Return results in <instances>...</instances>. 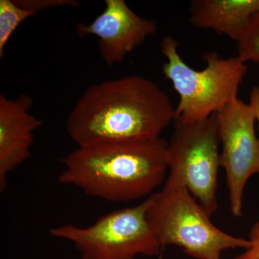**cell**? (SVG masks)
Masks as SVG:
<instances>
[{
    "label": "cell",
    "instance_id": "6da1fadb",
    "mask_svg": "<svg viewBox=\"0 0 259 259\" xmlns=\"http://www.w3.org/2000/svg\"><path fill=\"white\" fill-rule=\"evenodd\" d=\"M166 93L138 75L95 83L79 97L66 120V131L78 147L161 137L175 120Z\"/></svg>",
    "mask_w": 259,
    "mask_h": 259
},
{
    "label": "cell",
    "instance_id": "7a4b0ae2",
    "mask_svg": "<svg viewBox=\"0 0 259 259\" xmlns=\"http://www.w3.org/2000/svg\"><path fill=\"white\" fill-rule=\"evenodd\" d=\"M168 142L161 137L78 147L61 159L62 185L108 202H131L152 193L166 179Z\"/></svg>",
    "mask_w": 259,
    "mask_h": 259
},
{
    "label": "cell",
    "instance_id": "3957f363",
    "mask_svg": "<svg viewBox=\"0 0 259 259\" xmlns=\"http://www.w3.org/2000/svg\"><path fill=\"white\" fill-rule=\"evenodd\" d=\"M146 218L163 248L176 245L197 259H221L227 249L250 246L248 239L214 226L181 177L169 173L163 189L151 196Z\"/></svg>",
    "mask_w": 259,
    "mask_h": 259
},
{
    "label": "cell",
    "instance_id": "277c9868",
    "mask_svg": "<svg viewBox=\"0 0 259 259\" xmlns=\"http://www.w3.org/2000/svg\"><path fill=\"white\" fill-rule=\"evenodd\" d=\"M161 52L166 58L163 65L165 77L180 95L175 120L197 122L218 113L238 98L240 86L248 73L245 63L237 56L221 57L215 52L204 54L207 66L197 71L181 58L176 39H162Z\"/></svg>",
    "mask_w": 259,
    "mask_h": 259
},
{
    "label": "cell",
    "instance_id": "5b68a950",
    "mask_svg": "<svg viewBox=\"0 0 259 259\" xmlns=\"http://www.w3.org/2000/svg\"><path fill=\"white\" fill-rule=\"evenodd\" d=\"M150 196L135 207L102 216L92 226L80 228L66 224L51 228L49 234L74 243L81 256L88 259H135L139 255H158L163 247L146 218Z\"/></svg>",
    "mask_w": 259,
    "mask_h": 259
},
{
    "label": "cell",
    "instance_id": "8992f818",
    "mask_svg": "<svg viewBox=\"0 0 259 259\" xmlns=\"http://www.w3.org/2000/svg\"><path fill=\"white\" fill-rule=\"evenodd\" d=\"M220 146L215 114L200 122L174 120L167 148L168 171L181 177L209 217L218 209Z\"/></svg>",
    "mask_w": 259,
    "mask_h": 259
},
{
    "label": "cell",
    "instance_id": "52a82bcc",
    "mask_svg": "<svg viewBox=\"0 0 259 259\" xmlns=\"http://www.w3.org/2000/svg\"><path fill=\"white\" fill-rule=\"evenodd\" d=\"M222 146L221 167L226 175L232 214L243 216V196L247 182L259 174V139L255 117L249 103L236 98L215 114Z\"/></svg>",
    "mask_w": 259,
    "mask_h": 259
},
{
    "label": "cell",
    "instance_id": "ba28073f",
    "mask_svg": "<svg viewBox=\"0 0 259 259\" xmlns=\"http://www.w3.org/2000/svg\"><path fill=\"white\" fill-rule=\"evenodd\" d=\"M105 8L91 23L76 25L79 37H98L102 60L109 66L123 61L157 30V24L135 13L125 0H105Z\"/></svg>",
    "mask_w": 259,
    "mask_h": 259
},
{
    "label": "cell",
    "instance_id": "9c48e42d",
    "mask_svg": "<svg viewBox=\"0 0 259 259\" xmlns=\"http://www.w3.org/2000/svg\"><path fill=\"white\" fill-rule=\"evenodd\" d=\"M31 97L21 94L15 100L0 95V192L4 193L8 177L31 155L35 131L42 121L30 113Z\"/></svg>",
    "mask_w": 259,
    "mask_h": 259
},
{
    "label": "cell",
    "instance_id": "30bf717a",
    "mask_svg": "<svg viewBox=\"0 0 259 259\" xmlns=\"http://www.w3.org/2000/svg\"><path fill=\"white\" fill-rule=\"evenodd\" d=\"M259 12V0H193L190 21L199 28L212 29L238 41Z\"/></svg>",
    "mask_w": 259,
    "mask_h": 259
},
{
    "label": "cell",
    "instance_id": "8fae6325",
    "mask_svg": "<svg viewBox=\"0 0 259 259\" xmlns=\"http://www.w3.org/2000/svg\"><path fill=\"white\" fill-rule=\"evenodd\" d=\"M34 13L21 8L15 0H0V58L5 54V49L13 32Z\"/></svg>",
    "mask_w": 259,
    "mask_h": 259
},
{
    "label": "cell",
    "instance_id": "7c38bea8",
    "mask_svg": "<svg viewBox=\"0 0 259 259\" xmlns=\"http://www.w3.org/2000/svg\"><path fill=\"white\" fill-rule=\"evenodd\" d=\"M237 44L238 56L243 62L259 64V12L251 19Z\"/></svg>",
    "mask_w": 259,
    "mask_h": 259
},
{
    "label": "cell",
    "instance_id": "4fadbf2b",
    "mask_svg": "<svg viewBox=\"0 0 259 259\" xmlns=\"http://www.w3.org/2000/svg\"><path fill=\"white\" fill-rule=\"evenodd\" d=\"M15 3L24 9L36 15L44 10L59 7H77L79 4L74 0H15Z\"/></svg>",
    "mask_w": 259,
    "mask_h": 259
},
{
    "label": "cell",
    "instance_id": "5bb4252c",
    "mask_svg": "<svg viewBox=\"0 0 259 259\" xmlns=\"http://www.w3.org/2000/svg\"><path fill=\"white\" fill-rule=\"evenodd\" d=\"M248 241L249 248L235 259H259V221L250 228Z\"/></svg>",
    "mask_w": 259,
    "mask_h": 259
},
{
    "label": "cell",
    "instance_id": "9a60e30c",
    "mask_svg": "<svg viewBox=\"0 0 259 259\" xmlns=\"http://www.w3.org/2000/svg\"><path fill=\"white\" fill-rule=\"evenodd\" d=\"M249 105L258 122L259 131V86L253 87L250 90Z\"/></svg>",
    "mask_w": 259,
    "mask_h": 259
},
{
    "label": "cell",
    "instance_id": "2e32d148",
    "mask_svg": "<svg viewBox=\"0 0 259 259\" xmlns=\"http://www.w3.org/2000/svg\"><path fill=\"white\" fill-rule=\"evenodd\" d=\"M81 259H88V258H85V257L81 256Z\"/></svg>",
    "mask_w": 259,
    "mask_h": 259
}]
</instances>
